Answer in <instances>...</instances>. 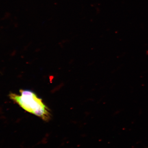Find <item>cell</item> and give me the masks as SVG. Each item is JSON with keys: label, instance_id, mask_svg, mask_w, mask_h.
Instances as JSON below:
<instances>
[{"label": "cell", "instance_id": "obj_1", "mask_svg": "<svg viewBox=\"0 0 148 148\" xmlns=\"http://www.w3.org/2000/svg\"><path fill=\"white\" fill-rule=\"evenodd\" d=\"M20 92V95L10 93L9 95L10 99L27 112L45 121H49L51 117L50 112L41 99L31 90H21Z\"/></svg>", "mask_w": 148, "mask_h": 148}]
</instances>
